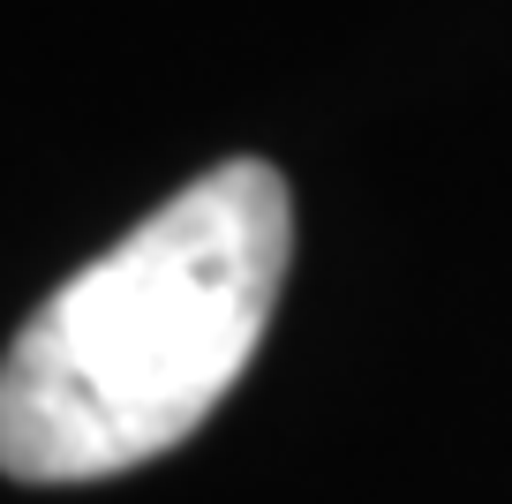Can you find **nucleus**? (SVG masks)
Returning a JSON list of instances; mask_svg holds the SVG:
<instances>
[{
    "mask_svg": "<svg viewBox=\"0 0 512 504\" xmlns=\"http://www.w3.org/2000/svg\"><path fill=\"white\" fill-rule=\"evenodd\" d=\"M294 256L287 181L226 158L61 279L0 362V474L106 482L211 422L264 347Z\"/></svg>",
    "mask_w": 512,
    "mask_h": 504,
    "instance_id": "nucleus-1",
    "label": "nucleus"
}]
</instances>
